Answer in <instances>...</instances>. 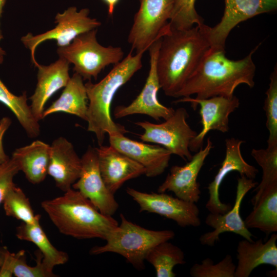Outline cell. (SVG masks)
Wrapping results in <instances>:
<instances>
[{
  "mask_svg": "<svg viewBox=\"0 0 277 277\" xmlns=\"http://www.w3.org/2000/svg\"><path fill=\"white\" fill-rule=\"evenodd\" d=\"M16 254L13 268V275L16 277H55L53 270L49 268L43 260V254L37 250L35 251L36 265L30 266L27 264L25 251L22 250Z\"/></svg>",
  "mask_w": 277,
  "mask_h": 277,
  "instance_id": "34",
  "label": "cell"
},
{
  "mask_svg": "<svg viewBox=\"0 0 277 277\" xmlns=\"http://www.w3.org/2000/svg\"><path fill=\"white\" fill-rule=\"evenodd\" d=\"M126 192L138 204L140 212L159 214L183 227L201 225L199 209L195 203L174 197L165 192L146 193L129 187Z\"/></svg>",
  "mask_w": 277,
  "mask_h": 277,
  "instance_id": "12",
  "label": "cell"
},
{
  "mask_svg": "<svg viewBox=\"0 0 277 277\" xmlns=\"http://www.w3.org/2000/svg\"><path fill=\"white\" fill-rule=\"evenodd\" d=\"M97 30L94 29L76 36L69 45L58 47L59 57L73 64V71L84 80H95L106 66L116 64L123 58L121 47H105L97 41Z\"/></svg>",
  "mask_w": 277,
  "mask_h": 277,
  "instance_id": "6",
  "label": "cell"
},
{
  "mask_svg": "<svg viewBox=\"0 0 277 277\" xmlns=\"http://www.w3.org/2000/svg\"><path fill=\"white\" fill-rule=\"evenodd\" d=\"M188 117L186 109L180 107L163 123L154 124L143 121L135 122V124L144 130V132L140 135L142 141L160 145L172 154L177 155L186 161L192 157L189 144L197 134L188 124Z\"/></svg>",
  "mask_w": 277,
  "mask_h": 277,
  "instance_id": "8",
  "label": "cell"
},
{
  "mask_svg": "<svg viewBox=\"0 0 277 277\" xmlns=\"http://www.w3.org/2000/svg\"><path fill=\"white\" fill-rule=\"evenodd\" d=\"M19 171L17 163L12 157L0 164V205L8 191L15 185L13 178Z\"/></svg>",
  "mask_w": 277,
  "mask_h": 277,
  "instance_id": "35",
  "label": "cell"
},
{
  "mask_svg": "<svg viewBox=\"0 0 277 277\" xmlns=\"http://www.w3.org/2000/svg\"><path fill=\"white\" fill-rule=\"evenodd\" d=\"M50 146L36 140L30 144L16 149L12 158L17 163L29 182L37 184L43 182L48 174Z\"/></svg>",
  "mask_w": 277,
  "mask_h": 277,
  "instance_id": "23",
  "label": "cell"
},
{
  "mask_svg": "<svg viewBox=\"0 0 277 277\" xmlns=\"http://www.w3.org/2000/svg\"><path fill=\"white\" fill-rule=\"evenodd\" d=\"M168 241L155 246L145 258V260L154 268L157 277H175L174 266L186 263L182 250Z\"/></svg>",
  "mask_w": 277,
  "mask_h": 277,
  "instance_id": "28",
  "label": "cell"
},
{
  "mask_svg": "<svg viewBox=\"0 0 277 277\" xmlns=\"http://www.w3.org/2000/svg\"><path fill=\"white\" fill-rule=\"evenodd\" d=\"M83 77L74 72L61 96L43 113V119L49 114L63 112L87 121L88 96Z\"/></svg>",
  "mask_w": 277,
  "mask_h": 277,
  "instance_id": "24",
  "label": "cell"
},
{
  "mask_svg": "<svg viewBox=\"0 0 277 277\" xmlns=\"http://www.w3.org/2000/svg\"><path fill=\"white\" fill-rule=\"evenodd\" d=\"M3 259V249L0 250V266L2 263Z\"/></svg>",
  "mask_w": 277,
  "mask_h": 277,
  "instance_id": "40",
  "label": "cell"
},
{
  "mask_svg": "<svg viewBox=\"0 0 277 277\" xmlns=\"http://www.w3.org/2000/svg\"><path fill=\"white\" fill-rule=\"evenodd\" d=\"M120 219L121 223L106 237V244L93 247L90 254L116 253L124 256L134 267L142 270L149 251L159 243L169 241L175 236L171 230L146 229L128 221L123 214H120Z\"/></svg>",
  "mask_w": 277,
  "mask_h": 277,
  "instance_id": "5",
  "label": "cell"
},
{
  "mask_svg": "<svg viewBox=\"0 0 277 277\" xmlns=\"http://www.w3.org/2000/svg\"><path fill=\"white\" fill-rule=\"evenodd\" d=\"M6 51L0 46V55L4 56L6 54Z\"/></svg>",
  "mask_w": 277,
  "mask_h": 277,
  "instance_id": "41",
  "label": "cell"
},
{
  "mask_svg": "<svg viewBox=\"0 0 277 277\" xmlns=\"http://www.w3.org/2000/svg\"><path fill=\"white\" fill-rule=\"evenodd\" d=\"M70 63L59 57L55 62L45 66L38 64L37 83L34 93L29 97L30 106L35 118L43 119L44 107L49 99L58 90L64 88L69 82Z\"/></svg>",
  "mask_w": 277,
  "mask_h": 277,
  "instance_id": "20",
  "label": "cell"
},
{
  "mask_svg": "<svg viewBox=\"0 0 277 277\" xmlns=\"http://www.w3.org/2000/svg\"><path fill=\"white\" fill-rule=\"evenodd\" d=\"M161 37L154 42L148 50L150 69L145 84L137 96L128 105L118 106L114 111L116 118L141 114L148 115L156 121L166 120L171 116L175 110L162 105L157 99V92L161 88L158 78L156 62Z\"/></svg>",
  "mask_w": 277,
  "mask_h": 277,
  "instance_id": "11",
  "label": "cell"
},
{
  "mask_svg": "<svg viewBox=\"0 0 277 277\" xmlns=\"http://www.w3.org/2000/svg\"><path fill=\"white\" fill-rule=\"evenodd\" d=\"M213 148V143L209 137L205 147L192 155L185 165L172 166L165 181L159 187L158 192L172 191L181 200L194 203L198 202L201 193L197 180L198 175Z\"/></svg>",
  "mask_w": 277,
  "mask_h": 277,
  "instance_id": "16",
  "label": "cell"
},
{
  "mask_svg": "<svg viewBox=\"0 0 277 277\" xmlns=\"http://www.w3.org/2000/svg\"><path fill=\"white\" fill-rule=\"evenodd\" d=\"M144 52L133 55L131 50L99 82L93 84L89 80L85 84L89 101L87 130L95 134L99 146L103 145L106 133L114 135L127 132L123 126L113 121L110 112L111 103L118 90L141 69Z\"/></svg>",
  "mask_w": 277,
  "mask_h": 277,
  "instance_id": "4",
  "label": "cell"
},
{
  "mask_svg": "<svg viewBox=\"0 0 277 277\" xmlns=\"http://www.w3.org/2000/svg\"><path fill=\"white\" fill-rule=\"evenodd\" d=\"M109 140L110 145L142 165L148 177L161 174L169 166L172 153L162 146L134 141L124 134L109 135Z\"/></svg>",
  "mask_w": 277,
  "mask_h": 277,
  "instance_id": "19",
  "label": "cell"
},
{
  "mask_svg": "<svg viewBox=\"0 0 277 277\" xmlns=\"http://www.w3.org/2000/svg\"><path fill=\"white\" fill-rule=\"evenodd\" d=\"M236 265L230 254L214 264L210 258L204 259L201 264H194L190 270L192 277H234Z\"/></svg>",
  "mask_w": 277,
  "mask_h": 277,
  "instance_id": "33",
  "label": "cell"
},
{
  "mask_svg": "<svg viewBox=\"0 0 277 277\" xmlns=\"http://www.w3.org/2000/svg\"><path fill=\"white\" fill-rule=\"evenodd\" d=\"M264 110L266 126L269 131L267 147L277 145V66L275 64L270 76L269 87L266 93Z\"/></svg>",
  "mask_w": 277,
  "mask_h": 277,
  "instance_id": "31",
  "label": "cell"
},
{
  "mask_svg": "<svg viewBox=\"0 0 277 277\" xmlns=\"http://www.w3.org/2000/svg\"><path fill=\"white\" fill-rule=\"evenodd\" d=\"M16 235L21 240L34 244L43 254V261L52 270L54 266L64 264L69 260L67 253L58 250L50 243L39 222L34 224L22 222L16 228Z\"/></svg>",
  "mask_w": 277,
  "mask_h": 277,
  "instance_id": "26",
  "label": "cell"
},
{
  "mask_svg": "<svg viewBox=\"0 0 277 277\" xmlns=\"http://www.w3.org/2000/svg\"><path fill=\"white\" fill-rule=\"evenodd\" d=\"M277 234H272L266 242L262 239L238 243L236 248L238 264L234 277H248L254 269L263 264L273 266L277 270Z\"/></svg>",
  "mask_w": 277,
  "mask_h": 277,
  "instance_id": "22",
  "label": "cell"
},
{
  "mask_svg": "<svg viewBox=\"0 0 277 277\" xmlns=\"http://www.w3.org/2000/svg\"><path fill=\"white\" fill-rule=\"evenodd\" d=\"M82 169L78 180L72 185L102 214L112 216L118 204L102 177L95 148L89 146L81 158Z\"/></svg>",
  "mask_w": 277,
  "mask_h": 277,
  "instance_id": "14",
  "label": "cell"
},
{
  "mask_svg": "<svg viewBox=\"0 0 277 277\" xmlns=\"http://www.w3.org/2000/svg\"><path fill=\"white\" fill-rule=\"evenodd\" d=\"M81 159L71 143L66 138L54 140L50 146L48 174L54 180L56 186L65 192L72 188L80 177Z\"/></svg>",
  "mask_w": 277,
  "mask_h": 277,
  "instance_id": "21",
  "label": "cell"
},
{
  "mask_svg": "<svg viewBox=\"0 0 277 277\" xmlns=\"http://www.w3.org/2000/svg\"><path fill=\"white\" fill-rule=\"evenodd\" d=\"M3 60V56L0 55V64ZM0 102L11 110L30 137H36L39 135L40 126L27 103L26 92L16 96L8 90L0 79Z\"/></svg>",
  "mask_w": 277,
  "mask_h": 277,
  "instance_id": "27",
  "label": "cell"
},
{
  "mask_svg": "<svg viewBox=\"0 0 277 277\" xmlns=\"http://www.w3.org/2000/svg\"><path fill=\"white\" fill-rule=\"evenodd\" d=\"M3 259L0 266V277H11L16 259V254L11 253L7 247L3 249Z\"/></svg>",
  "mask_w": 277,
  "mask_h": 277,
  "instance_id": "36",
  "label": "cell"
},
{
  "mask_svg": "<svg viewBox=\"0 0 277 277\" xmlns=\"http://www.w3.org/2000/svg\"><path fill=\"white\" fill-rule=\"evenodd\" d=\"M64 195L45 200L41 206L62 234L77 239L105 240L118 225L112 217L101 213L78 191L70 188Z\"/></svg>",
  "mask_w": 277,
  "mask_h": 277,
  "instance_id": "3",
  "label": "cell"
},
{
  "mask_svg": "<svg viewBox=\"0 0 277 277\" xmlns=\"http://www.w3.org/2000/svg\"><path fill=\"white\" fill-rule=\"evenodd\" d=\"M251 155L262 169L261 181L253 190L255 194L251 203L254 205L265 189L277 182V145L267 147L266 149L253 148Z\"/></svg>",
  "mask_w": 277,
  "mask_h": 277,
  "instance_id": "29",
  "label": "cell"
},
{
  "mask_svg": "<svg viewBox=\"0 0 277 277\" xmlns=\"http://www.w3.org/2000/svg\"><path fill=\"white\" fill-rule=\"evenodd\" d=\"M7 0H0V18L3 11V8L6 3ZM1 27V26H0ZM3 38L2 30L0 27V41Z\"/></svg>",
  "mask_w": 277,
  "mask_h": 277,
  "instance_id": "39",
  "label": "cell"
},
{
  "mask_svg": "<svg viewBox=\"0 0 277 277\" xmlns=\"http://www.w3.org/2000/svg\"><path fill=\"white\" fill-rule=\"evenodd\" d=\"M244 142L234 137L225 140V157L221 168L207 188L209 199L205 207L210 213H225L232 207L231 204L222 202L219 195L220 185L229 173L237 171L240 175L253 180L256 176L258 170L246 162L241 153V146Z\"/></svg>",
  "mask_w": 277,
  "mask_h": 277,
  "instance_id": "17",
  "label": "cell"
},
{
  "mask_svg": "<svg viewBox=\"0 0 277 277\" xmlns=\"http://www.w3.org/2000/svg\"><path fill=\"white\" fill-rule=\"evenodd\" d=\"M225 9L220 22L214 27L201 25L210 47L225 49L231 31L239 23L255 16L275 11L277 0H224Z\"/></svg>",
  "mask_w": 277,
  "mask_h": 277,
  "instance_id": "10",
  "label": "cell"
},
{
  "mask_svg": "<svg viewBox=\"0 0 277 277\" xmlns=\"http://www.w3.org/2000/svg\"><path fill=\"white\" fill-rule=\"evenodd\" d=\"M175 103L189 102L195 110L199 105L201 123L202 129L191 140L189 144L190 151L197 152L203 148L204 138L211 130L222 133L229 131V117L240 106L238 97L216 96L204 99L190 97H182Z\"/></svg>",
  "mask_w": 277,
  "mask_h": 277,
  "instance_id": "13",
  "label": "cell"
},
{
  "mask_svg": "<svg viewBox=\"0 0 277 277\" xmlns=\"http://www.w3.org/2000/svg\"><path fill=\"white\" fill-rule=\"evenodd\" d=\"M260 45L244 58L236 61L228 58L225 49L210 47L176 97L192 95H195L196 99L216 96L231 97L240 85L253 87L256 67L252 55Z\"/></svg>",
  "mask_w": 277,
  "mask_h": 277,
  "instance_id": "1",
  "label": "cell"
},
{
  "mask_svg": "<svg viewBox=\"0 0 277 277\" xmlns=\"http://www.w3.org/2000/svg\"><path fill=\"white\" fill-rule=\"evenodd\" d=\"M174 0H140L128 42L131 51L145 52L169 29Z\"/></svg>",
  "mask_w": 277,
  "mask_h": 277,
  "instance_id": "7",
  "label": "cell"
},
{
  "mask_svg": "<svg viewBox=\"0 0 277 277\" xmlns=\"http://www.w3.org/2000/svg\"><path fill=\"white\" fill-rule=\"evenodd\" d=\"M258 185L253 179L241 175L238 178L235 203L232 207L225 213L208 214L205 223L214 230L202 234L199 238L203 245L213 246L219 240L220 235L230 232L241 235L249 241H253V235L246 227L240 215V207L246 194Z\"/></svg>",
  "mask_w": 277,
  "mask_h": 277,
  "instance_id": "15",
  "label": "cell"
},
{
  "mask_svg": "<svg viewBox=\"0 0 277 277\" xmlns=\"http://www.w3.org/2000/svg\"><path fill=\"white\" fill-rule=\"evenodd\" d=\"M245 219L246 227L256 228L266 236L277 231V182L267 187Z\"/></svg>",
  "mask_w": 277,
  "mask_h": 277,
  "instance_id": "25",
  "label": "cell"
},
{
  "mask_svg": "<svg viewBox=\"0 0 277 277\" xmlns=\"http://www.w3.org/2000/svg\"><path fill=\"white\" fill-rule=\"evenodd\" d=\"M107 5L108 13L109 16H112L114 13L115 7L119 2L120 0H102Z\"/></svg>",
  "mask_w": 277,
  "mask_h": 277,
  "instance_id": "38",
  "label": "cell"
},
{
  "mask_svg": "<svg viewBox=\"0 0 277 277\" xmlns=\"http://www.w3.org/2000/svg\"><path fill=\"white\" fill-rule=\"evenodd\" d=\"M196 0H174L171 17V29L183 30L203 24L204 19L195 8Z\"/></svg>",
  "mask_w": 277,
  "mask_h": 277,
  "instance_id": "32",
  "label": "cell"
},
{
  "mask_svg": "<svg viewBox=\"0 0 277 277\" xmlns=\"http://www.w3.org/2000/svg\"><path fill=\"white\" fill-rule=\"evenodd\" d=\"M3 203L7 216L28 224L39 222L40 215L34 214L29 199L19 187L13 186L6 194Z\"/></svg>",
  "mask_w": 277,
  "mask_h": 277,
  "instance_id": "30",
  "label": "cell"
},
{
  "mask_svg": "<svg viewBox=\"0 0 277 277\" xmlns=\"http://www.w3.org/2000/svg\"><path fill=\"white\" fill-rule=\"evenodd\" d=\"M11 120L8 117H4L0 120V164L9 160V156L5 153L3 145V139L5 133L10 127Z\"/></svg>",
  "mask_w": 277,
  "mask_h": 277,
  "instance_id": "37",
  "label": "cell"
},
{
  "mask_svg": "<svg viewBox=\"0 0 277 277\" xmlns=\"http://www.w3.org/2000/svg\"><path fill=\"white\" fill-rule=\"evenodd\" d=\"M90 10L83 8L78 10L75 6L67 8L62 13H58L55 17L56 26L43 33L33 35L28 33L21 38V41L31 53V61L36 67L38 64L35 58L37 47L48 40H55L58 47L66 46L80 34L97 29L101 22L90 17Z\"/></svg>",
  "mask_w": 277,
  "mask_h": 277,
  "instance_id": "9",
  "label": "cell"
},
{
  "mask_svg": "<svg viewBox=\"0 0 277 277\" xmlns=\"http://www.w3.org/2000/svg\"><path fill=\"white\" fill-rule=\"evenodd\" d=\"M201 25L183 30L169 27L161 37L156 70L167 96L176 97L210 48Z\"/></svg>",
  "mask_w": 277,
  "mask_h": 277,
  "instance_id": "2",
  "label": "cell"
},
{
  "mask_svg": "<svg viewBox=\"0 0 277 277\" xmlns=\"http://www.w3.org/2000/svg\"><path fill=\"white\" fill-rule=\"evenodd\" d=\"M95 149L102 177L112 194L127 181L145 174L142 165L112 146L101 145Z\"/></svg>",
  "mask_w": 277,
  "mask_h": 277,
  "instance_id": "18",
  "label": "cell"
}]
</instances>
